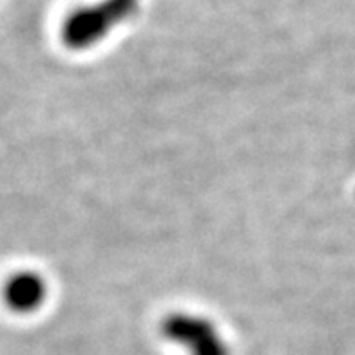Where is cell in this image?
Listing matches in <instances>:
<instances>
[{
	"label": "cell",
	"instance_id": "6da1fadb",
	"mask_svg": "<svg viewBox=\"0 0 355 355\" xmlns=\"http://www.w3.org/2000/svg\"><path fill=\"white\" fill-rule=\"evenodd\" d=\"M162 334L191 355H230L218 328L194 313H171L162 322Z\"/></svg>",
	"mask_w": 355,
	"mask_h": 355
},
{
	"label": "cell",
	"instance_id": "7a4b0ae2",
	"mask_svg": "<svg viewBox=\"0 0 355 355\" xmlns=\"http://www.w3.org/2000/svg\"><path fill=\"white\" fill-rule=\"evenodd\" d=\"M46 281L37 272H19L8 279L4 286V300L15 312H33L46 300Z\"/></svg>",
	"mask_w": 355,
	"mask_h": 355
}]
</instances>
